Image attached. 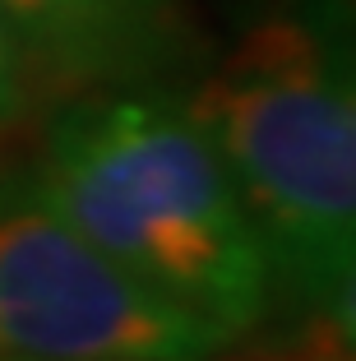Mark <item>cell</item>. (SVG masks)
Returning <instances> with one entry per match:
<instances>
[{
	"mask_svg": "<svg viewBox=\"0 0 356 361\" xmlns=\"http://www.w3.org/2000/svg\"><path fill=\"white\" fill-rule=\"evenodd\" d=\"M19 88H23V42L10 14L0 10V121L19 106Z\"/></svg>",
	"mask_w": 356,
	"mask_h": 361,
	"instance_id": "8992f818",
	"label": "cell"
},
{
	"mask_svg": "<svg viewBox=\"0 0 356 361\" xmlns=\"http://www.w3.org/2000/svg\"><path fill=\"white\" fill-rule=\"evenodd\" d=\"M264 241L314 310L352 329L356 102L352 70L301 19L250 28L190 102Z\"/></svg>",
	"mask_w": 356,
	"mask_h": 361,
	"instance_id": "7a4b0ae2",
	"label": "cell"
},
{
	"mask_svg": "<svg viewBox=\"0 0 356 361\" xmlns=\"http://www.w3.org/2000/svg\"><path fill=\"white\" fill-rule=\"evenodd\" d=\"M231 361H347V329L324 319V329H314L310 338H301L296 348L283 352H250V357H231Z\"/></svg>",
	"mask_w": 356,
	"mask_h": 361,
	"instance_id": "5b68a950",
	"label": "cell"
},
{
	"mask_svg": "<svg viewBox=\"0 0 356 361\" xmlns=\"http://www.w3.org/2000/svg\"><path fill=\"white\" fill-rule=\"evenodd\" d=\"M42 204L135 274L231 334L269 306V255L222 153L171 97H97L56 121Z\"/></svg>",
	"mask_w": 356,
	"mask_h": 361,
	"instance_id": "6da1fadb",
	"label": "cell"
},
{
	"mask_svg": "<svg viewBox=\"0 0 356 361\" xmlns=\"http://www.w3.org/2000/svg\"><path fill=\"white\" fill-rule=\"evenodd\" d=\"M222 343L47 204L0 213V361H200Z\"/></svg>",
	"mask_w": 356,
	"mask_h": 361,
	"instance_id": "3957f363",
	"label": "cell"
},
{
	"mask_svg": "<svg viewBox=\"0 0 356 361\" xmlns=\"http://www.w3.org/2000/svg\"><path fill=\"white\" fill-rule=\"evenodd\" d=\"M0 10L61 84L135 79L176 42L171 0H0Z\"/></svg>",
	"mask_w": 356,
	"mask_h": 361,
	"instance_id": "277c9868",
	"label": "cell"
}]
</instances>
